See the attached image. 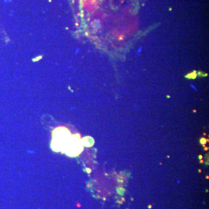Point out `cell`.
<instances>
[{
	"label": "cell",
	"instance_id": "obj_3",
	"mask_svg": "<svg viewBox=\"0 0 209 209\" xmlns=\"http://www.w3.org/2000/svg\"><path fill=\"white\" fill-rule=\"evenodd\" d=\"M82 142L84 146H92L93 144V140L91 137H86L82 140Z\"/></svg>",
	"mask_w": 209,
	"mask_h": 209
},
{
	"label": "cell",
	"instance_id": "obj_1",
	"mask_svg": "<svg viewBox=\"0 0 209 209\" xmlns=\"http://www.w3.org/2000/svg\"><path fill=\"white\" fill-rule=\"evenodd\" d=\"M55 130L53 132L52 148L56 152H62V150L64 152L71 136L70 132L65 128L60 127Z\"/></svg>",
	"mask_w": 209,
	"mask_h": 209
},
{
	"label": "cell",
	"instance_id": "obj_2",
	"mask_svg": "<svg viewBox=\"0 0 209 209\" xmlns=\"http://www.w3.org/2000/svg\"><path fill=\"white\" fill-rule=\"evenodd\" d=\"M83 146L79 136H71L64 152L69 156H76L83 151Z\"/></svg>",
	"mask_w": 209,
	"mask_h": 209
}]
</instances>
